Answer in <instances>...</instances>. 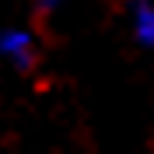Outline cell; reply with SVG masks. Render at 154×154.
Masks as SVG:
<instances>
[{
	"mask_svg": "<svg viewBox=\"0 0 154 154\" xmlns=\"http://www.w3.org/2000/svg\"><path fill=\"white\" fill-rule=\"evenodd\" d=\"M0 56L7 60L11 67L28 70L32 63H35V38H32V32H25V28H4L0 32Z\"/></svg>",
	"mask_w": 154,
	"mask_h": 154,
	"instance_id": "6da1fadb",
	"label": "cell"
},
{
	"mask_svg": "<svg viewBox=\"0 0 154 154\" xmlns=\"http://www.w3.org/2000/svg\"><path fill=\"white\" fill-rule=\"evenodd\" d=\"M130 25H133L137 42L154 49V4L151 0H133L130 4Z\"/></svg>",
	"mask_w": 154,
	"mask_h": 154,
	"instance_id": "7a4b0ae2",
	"label": "cell"
},
{
	"mask_svg": "<svg viewBox=\"0 0 154 154\" xmlns=\"http://www.w3.org/2000/svg\"><path fill=\"white\" fill-rule=\"evenodd\" d=\"M35 4H38V11H56L63 0H35Z\"/></svg>",
	"mask_w": 154,
	"mask_h": 154,
	"instance_id": "3957f363",
	"label": "cell"
}]
</instances>
